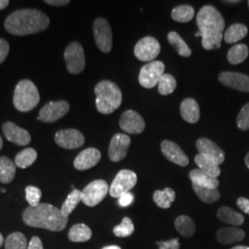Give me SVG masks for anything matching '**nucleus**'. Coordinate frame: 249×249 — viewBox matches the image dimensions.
<instances>
[{
	"label": "nucleus",
	"mask_w": 249,
	"mask_h": 249,
	"mask_svg": "<svg viewBox=\"0 0 249 249\" xmlns=\"http://www.w3.org/2000/svg\"><path fill=\"white\" fill-rule=\"evenodd\" d=\"M49 23L48 16L41 10L18 9L7 17L5 29L13 36H30L44 32L49 26Z\"/></svg>",
	"instance_id": "obj_1"
},
{
	"label": "nucleus",
	"mask_w": 249,
	"mask_h": 249,
	"mask_svg": "<svg viewBox=\"0 0 249 249\" xmlns=\"http://www.w3.org/2000/svg\"><path fill=\"white\" fill-rule=\"evenodd\" d=\"M196 24L201 34L202 45L206 50L219 49L222 45L225 21L213 6H204L196 15Z\"/></svg>",
	"instance_id": "obj_2"
},
{
	"label": "nucleus",
	"mask_w": 249,
	"mask_h": 249,
	"mask_svg": "<svg viewBox=\"0 0 249 249\" xmlns=\"http://www.w3.org/2000/svg\"><path fill=\"white\" fill-rule=\"evenodd\" d=\"M22 220L31 227L53 231H62L69 223V217H65L59 209L48 203L27 208L22 214Z\"/></svg>",
	"instance_id": "obj_3"
},
{
	"label": "nucleus",
	"mask_w": 249,
	"mask_h": 249,
	"mask_svg": "<svg viewBox=\"0 0 249 249\" xmlns=\"http://www.w3.org/2000/svg\"><path fill=\"white\" fill-rule=\"evenodd\" d=\"M96 107L99 113L109 115L115 112L122 104V92L115 82L102 80L94 88Z\"/></svg>",
	"instance_id": "obj_4"
},
{
	"label": "nucleus",
	"mask_w": 249,
	"mask_h": 249,
	"mask_svg": "<svg viewBox=\"0 0 249 249\" xmlns=\"http://www.w3.org/2000/svg\"><path fill=\"white\" fill-rule=\"evenodd\" d=\"M40 102V94L36 84L30 80L18 81L13 96V105L16 109L25 113L36 108Z\"/></svg>",
	"instance_id": "obj_5"
},
{
	"label": "nucleus",
	"mask_w": 249,
	"mask_h": 249,
	"mask_svg": "<svg viewBox=\"0 0 249 249\" xmlns=\"http://www.w3.org/2000/svg\"><path fill=\"white\" fill-rule=\"evenodd\" d=\"M108 192L109 187L105 180H94L81 191V201L88 207H94L105 199Z\"/></svg>",
	"instance_id": "obj_6"
},
{
	"label": "nucleus",
	"mask_w": 249,
	"mask_h": 249,
	"mask_svg": "<svg viewBox=\"0 0 249 249\" xmlns=\"http://www.w3.org/2000/svg\"><path fill=\"white\" fill-rule=\"evenodd\" d=\"M64 58L68 71L71 74H79L85 68V55L82 46L78 42H72L67 46Z\"/></svg>",
	"instance_id": "obj_7"
},
{
	"label": "nucleus",
	"mask_w": 249,
	"mask_h": 249,
	"mask_svg": "<svg viewBox=\"0 0 249 249\" xmlns=\"http://www.w3.org/2000/svg\"><path fill=\"white\" fill-rule=\"evenodd\" d=\"M164 64L160 61H152L144 65L139 76L140 84L147 89L158 85L159 80L164 74Z\"/></svg>",
	"instance_id": "obj_8"
},
{
	"label": "nucleus",
	"mask_w": 249,
	"mask_h": 249,
	"mask_svg": "<svg viewBox=\"0 0 249 249\" xmlns=\"http://www.w3.org/2000/svg\"><path fill=\"white\" fill-rule=\"evenodd\" d=\"M93 36L99 49L104 53H109L113 46L112 30L106 18H96L93 22Z\"/></svg>",
	"instance_id": "obj_9"
},
{
	"label": "nucleus",
	"mask_w": 249,
	"mask_h": 249,
	"mask_svg": "<svg viewBox=\"0 0 249 249\" xmlns=\"http://www.w3.org/2000/svg\"><path fill=\"white\" fill-rule=\"evenodd\" d=\"M138 181L137 175L130 170H121L116 175L111 187L109 188V193L113 197H119L124 193L129 192Z\"/></svg>",
	"instance_id": "obj_10"
},
{
	"label": "nucleus",
	"mask_w": 249,
	"mask_h": 249,
	"mask_svg": "<svg viewBox=\"0 0 249 249\" xmlns=\"http://www.w3.org/2000/svg\"><path fill=\"white\" fill-rule=\"evenodd\" d=\"M160 52V43L151 36H147L140 40L134 48L136 57L143 62H152Z\"/></svg>",
	"instance_id": "obj_11"
},
{
	"label": "nucleus",
	"mask_w": 249,
	"mask_h": 249,
	"mask_svg": "<svg viewBox=\"0 0 249 249\" xmlns=\"http://www.w3.org/2000/svg\"><path fill=\"white\" fill-rule=\"evenodd\" d=\"M69 111L70 104L66 101L49 102L40 110L38 120L45 123H53L66 116Z\"/></svg>",
	"instance_id": "obj_12"
},
{
	"label": "nucleus",
	"mask_w": 249,
	"mask_h": 249,
	"mask_svg": "<svg viewBox=\"0 0 249 249\" xmlns=\"http://www.w3.org/2000/svg\"><path fill=\"white\" fill-rule=\"evenodd\" d=\"M54 142L61 148L75 150L84 144L85 138L78 129L69 128L57 131L54 135Z\"/></svg>",
	"instance_id": "obj_13"
},
{
	"label": "nucleus",
	"mask_w": 249,
	"mask_h": 249,
	"mask_svg": "<svg viewBox=\"0 0 249 249\" xmlns=\"http://www.w3.org/2000/svg\"><path fill=\"white\" fill-rule=\"evenodd\" d=\"M130 143L131 140L128 136L124 134H116L112 138L109 145V159L115 162L123 160L127 154Z\"/></svg>",
	"instance_id": "obj_14"
},
{
	"label": "nucleus",
	"mask_w": 249,
	"mask_h": 249,
	"mask_svg": "<svg viewBox=\"0 0 249 249\" xmlns=\"http://www.w3.org/2000/svg\"><path fill=\"white\" fill-rule=\"evenodd\" d=\"M119 124L121 129L126 133L141 134L145 129V121L142 116L133 110H127L122 114Z\"/></svg>",
	"instance_id": "obj_15"
},
{
	"label": "nucleus",
	"mask_w": 249,
	"mask_h": 249,
	"mask_svg": "<svg viewBox=\"0 0 249 249\" xmlns=\"http://www.w3.org/2000/svg\"><path fill=\"white\" fill-rule=\"evenodd\" d=\"M196 149L200 154L204 155L208 159L213 160L216 164L221 165L224 161L225 155L223 150L213 141L201 138L196 143Z\"/></svg>",
	"instance_id": "obj_16"
},
{
	"label": "nucleus",
	"mask_w": 249,
	"mask_h": 249,
	"mask_svg": "<svg viewBox=\"0 0 249 249\" xmlns=\"http://www.w3.org/2000/svg\"><path fill=\"white\" fill-rule=\"evenodd\" d=\"M2 131L9 142L18 146H26L31 142L30 133L13 122H5L2 125Z\"/></svg>",
	"instance_id": "obj_17"
},
{
	"label": "nucleus",
	"mask_w": 249,
	"mask_h": 249,
	"mask_svg": "<svg viewBox=\"0 0 249 249\" xmlns=\"http://www.w3.org/2000/svg\"><path fill=\"white\" fill-rule=\"evenodd\" d=\"M219 80L229 88L249 92V76L245 74L237 72H222L219 75Z\"/></svg>",
	"instance_id": "obj_18"
},
{
	"label": "nucleus",
	"mask_w": 249,
	"mask_h": 249,
	"mask_svg": "<svg viewBox=\"0 0 249 249\" xmlns=\"http://www.w3.org/2000/svg\"><path fill=\"white\" fill-rule=\"evenodd\" d=\"M160 150L167 160L179 166H187L189 162L186 153L178 144L173 142L163 141L160 144Z\"/></svg>",
	"instance_id": "obj_19"
},
{
	"label": "nucleus",
	"mask_w": 249,
	"mask_h": 249,
	"mask_svg": "<svg viewBox=\"0 0 249 249\" xmlns=\"http://www.w3.org/2000/svg\"><path fill=\"white\" fill-rule=\"evenodd\" d=\"M102 154L95 148H88L79 153L74 160V167L79 171L90 169L98 163Z\"/></svg>",
	"instance_id": "obj_20"
},
{
	"label": "nucleus",
	"mask_w": 249,
	"mask_h": 249,
	"mask_svg": "<svg viewBox=\"0 0 249 249\" xmlns=\"http://www.w3.org/2000/svg\"><path fill=\"white\" fill-rule=\"evenodd\" d=\"M181 116L185 121L190 124H195L200 116L199 107L196 100L192 98L185 99L180 106Z\"/></svg>",
	"instance_id": "obj_21"
},
{
	"label": "nucleus",
	"mask_w": 249,
	"mask_h": 249,
	"mask_svg": "<svg viewBox=\"0 0 249 249\" xmlns=\"http://www.w3.org/2000/svg\"><path fill=\"white\" fill-rule=\"evenodd\" d=\"M245 231L236 227H225L222 228L216 233V238L219 243L223 245H230L237 243L245 238Z\"/></svg>",
	"instance_id": "obj_22"
},
{
	"label": "nucleus",
	"mask_w": 249,
	"mask_h": 249,
	"mask_svg": "<svg viewBox=\"0 0 249 249\" xmlns=\"http://www.w3.org/2000/svg\"><path fill=\"white\" fill-rule=\"evenodd\" d=\"M189 178L192 182V185H196L198 187L217 189V187L220 185L217 178L209 176L200 169L192 170L189 173Z\"/></svg>",
	"instance_id": "obj_23"
},
{
	"label": "nucleus",
	"mask_w": 249,
	"mask_h": 249,
	"mask_svg": "<svg viewBox=\"0 0 249 249\" xmlns=\"http://www.w3.org/2000/svg\"><path fill=\"white\" fill-rule=\"evenodd\" d=\"M16 164L6 156H0V182L9 184L15 178Z\"/></svg>",
	"instance_id": "obj_24"
},
{
	"label": "nucleus",
	"mask_w": 249,
	"mask_h": 249,
	"mask_svg": "<svg viewBox=\"0 0 249 249\" xmlns=\"http://www.w3.org/2000/svg\"><path fill=\"white\" fill-rule=\"evenodd\" d=\"M217 216L221 222L234 226L242 225L245 222V218L242 214L233 211L229 207H222L218 210Z\"/></svg>",
	"instance_id": "obj_25"
},
{
	"label": "nucleus",
	"mask_w": 249,
	"mask_h": 249,
	"mask_svg": "<svg viewBox=\"0 0 249 249\" xmlns=\"http://www.w3.org/2000/svg\"><path fill=\"white\" fill-rule=\"evenodd\" d=\"M92 232L89 226L84 223H78L73 225L69 231V239L71 242L83 243L91 238Z\"/></svg>",
	"instance_id": "obj_26"
},
{
	"label": "nucleus",
	"mask_w": 249,
	"mask_h": 249,
	"mask_svg": "<svg viewBox=\"0 0 249 249\" xmlns=\"http://www.w3.org/2000/svg\"><path fill=\"white\" fill-rule=\"evenodd\" d=\"M248 32L249 30L246 25L241 23H235L226 30L223 38L227 44H234L248 36Z\"/></svg>",
	"instance_id": "obj_27"
},
{
	"label": "nucleus",
	"mask_w": 249,
	"mask_h": 249,
	"mask_svg": "<svg viewBox=\"0 0 249 249\" xmlns=\"http://www.w3.org/2000/svg\"><path fill=\"white\" fill-rule=\"evenodd\" d=\"M195 162L198 166V169L201 170L202 172H204L213 178H217L221 175L220 165L216 164L214 161L208 159L200 153L196 154L195 157Z\"/></svg>",
	"instance_id": "obj_28"
},
{
	"label": "nucleus",
	"mask_w": 249,
	"mask_h": 249,
	"mask_svg": "<svg viewBox=\"0 0 249 249\" xmlns=\"http://www.w3.org/2000/svg\"><path fill=\"white\" fill-rule=\"evenodd\" d=\"M177 231L184 237H191L196 231V225L194 221L186 215H181L175 222Z\"/></svg>",
	"instance_id": "obj_29"
},
{
	"label": "nucleus",
	"mask_w": 249,
	"mask_h": 249,
	"mask_svg": "<svg viewBox=\"0 0 249 249\" xmlns=\"http://www.w3.org/2000/svg\"><path fill=\"white\" fill-rule=\"evenodd\" d=\"M176 199V192L169 187L163 190H156L153 194V201L161 209H169Z\"/></svg>",
	"instance_id": "obj_30"
},
{
	"label": "nucleus",
	"mask_w": 249,
	"mask_h": 249,
	"mask_svg": "<svg viewBox=\"0 0 249 249\" xmlns=\"http://www.w3.org/2000/svg\"><path fill=\"white\" fill-rule=\"evenodd\" d=\"M249 47L245 44L233 45L227 53V59L231 65H238L244 62L249 56Z\"/></svg>",
	"instance_id": "obj_31"
},
{
	"label": "nucleus",
	"mask_w": 249,
	"mask_h": 249,
	"mask_svg": "<svg viewBox=\"0 0 249 249\" xmlns=\"http://www.w3.org/2000/svg\"><path fill=\"white\" fill-rule=\"evenodd\" d=\"M37 159V152L33 148H27L19 151L15 157V164L19 168H27L31 166Z\"/></svg>",
	"instance_id": "obj_32"
},
{
	"label": "nucleus",
	"mask_w": 249,
	"mask_h": 249,
	"mask_svg": "<svg viewBox=\"0 0 249 249\" xmlns=\"http://www.w3.org/2000/svg\"><path fill=\"white\" fill-rule=\"evenodd\" d=\"M168 42L170 45L174 46V48L177 50L181 56L184 57H188L191 55V49L188 47V45L186 44V42L181 38V36L178 35L176 32H170L167 36Z\"/></svg>",
	"instance_id": "obj_33"
},
{
	"label": "nucleus",
	"mask_w": 249,
	"mask_h": 249,
	"mask_svg": "<svg viewBox=\"0 0 249 249\" xmlns=\"http://www.w3.org/2000/svg\"><path fill=\"white\" fill-rule=\"evenodd\" d=\"M192 187H193L196 196L199 197L200 200H202L207 204H213L217 200H219L221 197V194L217 189L198 187L196 185H192Z\"/></svg>",
	"instance_id": "obj_34"
},
{
	"label": "nucleus",
	"mask_w": 249,
	"mask_h": 249,
	"mask_svg": "<svg viewBox=\"0 0 249 249\" xmlns=\"http://www.w3.org/2000/svg\"><path fill=\"white\" fill-rule=\"evenodd\" d=\"M81 201V191L78 189H73L71 193L66 198L62 207L60 209L65 217H69L76 209V207Z\"/></svg>",
	"instance_id": "obj_35"
},
{
	"label": "nucleus",
	"mask_w": 249,
	"mask_h": 249,
	"mask_svg": "<svg viewBox=\"0 0 249 249\" xmlns=\"http://www.w3.org/2000/svg\"><path fill=\"white\" fill-rule=\"evenodd\" d=\"M195 15V10L193 7L189 5H181L173 9L172 18L178 22L190 21Z\"/></svg>",
	"instance_id": "obj_36"
},
{
	"label": "nucleus",
	"mask_w": 249,
	"mask_h": 249,
	"mask_svg": "<svg viewBox=\"0 0 249 249\" xmlns=\"http://www.w3.org/2000/svg\"><path fill=\"white\" fill-rule=\"evenodd\" d=\"M26 236L21 232L10 233L5 241V249H27Z\"/></svg>",
	"instance_id": "obj_37"
},
{
	"label": "nucleus",
	"mask_w": 249,
	"mask_h": 249,
	"mask_svg": "<svg viewBox=\"0 0 249 249\" xmlns=\"http://www.w3.org/2000/svg\"><path fill=\"white\" fill-rule=\"evenodd\" d=\"M177 88V80L170 74H163L158 83V90L161 95H168Z\"/></svg>",
	"instance_id": "obj_38"
},
{
	"label": "nucleus",
	"mask_w": 249,
	"mask_h": 249,
	"mask_svg": "<svg viewBox=\"0 0 249 249\" xmlns=\"http://www.w3.org/2000/svg\"><path fill=\"white\" fill-rule=\"evenodd\" d=\"M135 231L133 223L128 217H124L122 223L116 225L114 228V233L117 237H127L130 236Z\"/></svg>",
	"instance_id": "obj_39"
},
{
	"label": "nucleus",
	"mask_w": 249,
	"mask_h": 249,
	"mask_svg": "<svg viewBox=\"0 0 249 249\" xmlns=\"http://www.w3.org/2000/svg\"><path fill=\"white\" fill-rule=\"evenodd\" d=\"M26 192V200L30 205V207H37L40 204V200L42 197V191L40 188L34 187V186H28L25 189Z\"/></svg>",
	"instance_id": "obj_40"
},
{
	"label": "nucleus",
	"mask_w": 249,
	"mask_h": 249,
	"mask_svg": "<svg viewBox=\"0 0 249 249\" xmlns=\"http://www.w3.org/2000/svg\"><path fill=\"white\" fill-rule=\"evenodd\" d=\"M237 126L241 130H249V103L242 107L240 113L236 119Z\"/></svg>",
	"instance_id": "obj_41"
},
{
	"label": "nucleus",
	"mask_w": 249,
	"mask_h": 249,
	"mask_svg": "<svg viewBox=\"0 0 249 249\" xmlns=\"http://www.w3.org/2000/svg\"><path fill=\"white\" fill-rule=\"evenodd\" d=\"M9 53V43L5 40L0 38V64L4 62Z\"/></svg>",
	"instance_id": "obj_42"
},
{
	"label": "nucleus",
	"mask_w": 249,
	"mask_h": 249,
	"mask_svg": "<svg viewBox=\"0 0 249 249\" xmlns=\"http://www.w3.org/2000/svg\"><path fill=\"white\" fill-rule=\"evenodd\" d=\"M134 195L131 192H126L118 197V204L121 207L130 206L134 202Z\"/></svg>",
	"instance_id": "obj_43"
},
{
	"label": "nucleus",
	"mask_w": 249,
	"mask_h": 249,
	"mask_svg": "<svg viewBox=\"0 0 249 249\" xmlns=\"http://www.w3.org/2000/svg\"><path fill=\"white\" fill-rule=\"evenodd\" d=\"M178 238L166 242H158L157 245L160 246V249H179V242Z\"/></svg>",
	"instance_id": "obj_44"
},
{
	"label": "nucleus",
	"mask_w": 249,
	"mask_h": 249,
	"mask_svg": "<svg viewBox=\"0 0 249 249\" xmlns=\"http://www.w3.org/2000/svg\"><path fill=\"white\" fill-rule=\"evenodd\" d=\"M237 206L242 212L249 215V199L246 197H239L237 199Z\"/></svg>",
	"instance_id": "obj_45"
},
{
	"label": "nucleus",
	"mask_w": 249,
	"mask_h": 249,
	"mask_svg": "<svg viewBox=\"0 0 249 249\" xmlns=\"http://www.w3.org/2000/svg\"><path fill=\"white\" fill-rule=\"evenodd\" d=\"M27 249H44L42 241L38 236H34L30 241Z\"/></svg>",
	"instance_id": "obj_46"
},
{
	"label": "nucleus",
	"mask_w": 249,
	"mask_h": 249,
	"mask_svg": "<svg viewBox=\"0 0 249 249\" xmlns=\"http://www.w3.org/2000/svg\"><path fill=\"white\" fill-rule=\"evenodd\" d=\"M45 3L53 7H64L71 3L70 0H45Z\"/></svg>",
	"instance_id": "obj_47"
},
{
	"label": "nucleus",
	"mask_w": 249,
	"mask_h": 249,
	"mask_svg": "<svg viewBox=\"0 0 249 249\" xmlns=\"http://www.w3.org/2000/svg\"><path fill=\"white\" fill-rule=\"evenodd\" d=\"M9 0H0V11L6 9L9 6Z\"/></svg>",
	"instance_id": "obj_48"
},
{
	"label": "nucleus",
	"mask_w": 249,
	"mask_h": 249,
	"mask_svg": "<svg viewBox=\"0 0 249 249\" xmlns=\"http://www.w3.org/2000/svg\"><path fill=\"white\" fill-rule=\"evenodd\" d=\"M103 249H121V248L118 246H108V247H105Z\"/></svg>",
	"instance_id": "obj_49"
},
{
	"label": "nucleus",
	"mask_w": 249,
	"mask_h": 249,
	"mask_svg": "<svg viewBox=\"0 0 249 249\" xmlns=\"http://www.w3.org/2000/svg\"><path fill=\"white\" fill-rule=\"evenodd\" d=\"M245 162H246V165L248 166V168L249 169V152L245 157Z\"/></svg>",
	"instance_id": "obj_50"
},
{
	"label": "nucleus",
	"mask_w": 249,
	"mask_h": 249,
	"mask_svg": "<svg viewBox=\"0 0 249 249\" xmlns=\"http://www.w3.org/2000/svg\"><path fill=\"white\" fill-rule=\"evenodd\" d=\"M231 249H249V247H245V246H238V247H234Z\"/></svg>",
	"instance_id": "obj_51"
},
{
	"label": "nucleus",
	"mask_w": 249,
	"mask_h": 249,
	"mask_svg": "<svg viewBox=\"0 0 249 249\" xmlns=\"http://www.w3.org/2000/svg\"><path fill=\"white\" fill-rule=\"evenodd\" d=\"M4 242H5V241H4V237H3V235H2L1 232H0V248L2 247V245L4 244Z\"/></svg>",
	"instance_id": "obj_52"
},
{
	"label": "nucleus",
	"mask_w": 249,
	"mask_h": 249,
	"mask_svg": "<svg viewBox=\"0 0 249 249\" xmlns=\"http://www.w3.org/2000/svg\"><path fill=\"white\" fill-rule=\"evenodd\" d=\"M2 147H3V140H2V138L0 136V150L2 149Z\"/></svg>",
	"instance_id": "obj_53"
},
{
	"label": "nucleus",
	"mask_w": 249,
	"mask_h": 249,
	"mask_svg": "<svg viewBox=\"0 0 249 249\" xmlns=\"http://www.w3.org/2000/svg\"><path fill=\"white\" fill-rule=\"evenodd\" d=\"M225 3H239L240 1H224Z\"/></svg>",
	"instance_id": "obj_54"
},
{
	"label": "nucleus",
	"mask_w": 249,
	"mask_h": 249,
	"mask_svg": "<svg viewBox=\"0 0 249 249\" xmlns=\"http://www.w3.org/2000/svg\"><path fill=\"white\" fill-rule=\"evenodd\" d=\"M196 37H198V36H200V37H201V34H200L199 32H197V33L196 34Z\"/></svg>",
	"instance_id": "obj_55"
},
{
	"label": "nucleus",
	"mask_w": 249,
	"mask_h": 249,
	"mask_svg": "<svg viewBox=\"0 0 249 249\" xmlns=\"http://www.w3.org/2000/svg\"><path fill=\"white\" fill-rule=\"evenodd\" d=\"M1 192H2V193H5V192H6V189L2 188V189H1Z\"/></svg>",
	"instance_id": "obj_56"
},
{
	"label": "nucleus",
	"mask_w": 249,
	"mask_h": 249,
	"mask_svg": "<svg viewBox=\"0 0 249 249\" xmlns=\"http://www.w3.org/2000/svg\"></svg>",
	"instance_id": "obj_57"
}]
</instances>
